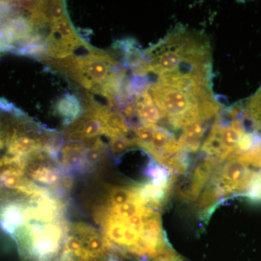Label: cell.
<instances>
[{
  "instance_id": "6da1fadb",
  "label": "cell",
  "mask_w": 261,
  "mask_h": 261,
  "mask_svg": "<svg viewBox=\"0 0 261 261\" xmlns=\"http://www.w3.org/2000/svg\"><path fill=\"white\" fill-rule=\"evenodd\" d=\"M68 203L44 201L24 211L8 233L13 238L23 261H58L70 224Z\"/></svg>"
},
{
  "instance_id": "7a4b0ae2",
  "label": "cell",
  "mask_w": 261,
  "mask_h": 261,
  "mask_svg": "<svg viewBox=\"0 0 261 261\" xmlns=\"http://www.w3.org/2000/svg\"><path fill=\"white\" fill-rule=\"evenodd\" d=\"M44 60L84 88L99 94L112 70L116 69L119 65L112 56L97 49L89 51L86 56Z\"/></svg>"
},
{
  "instance_id": "3957f363",
  "label": "cell",
  "mask_w": 261,
  "mask_h": 261,
  "mask_svg": "<svg viewBox=\"0 0 261 261\" xmlns=\"http://www.w3.org/2000/svg\"><path fill=\"white\" fill-rule=\"evenodd\" d=\"M58 261H116L100 231L91 225L70 224Z\"/></svg>"
},
{
  "instance_id": "277c9868",
  "label": "cell",
  "mask_w": 261,
  "mask_h": 261,
  "mask_svg": "<svg viewBox=\"0 0 261 261\" xmlns=\"http://www.w3.org/2000/svg\"><path fill=\"white\" fill-rule=\"evenodd\" d=\"M252 174L248 164L242 161L238 155L231 156L220 175L219 190L224 194L245 192Z\"/></svg>"
},
{
  "instance_id": "5b68a950",
  "label": "cell",
  "mask_w": 261,
  "mask_h": 261,
  "mask_svg": "<svg viewBox=\"0 0 261 261\" xmlns=\"http://www.w3.org/2000/svg\"><path fill=\"white\" fill-rule=\"evenodd\" d=\"M105 122L94 113L84 111L73 123L67 126L64 138L67 141H86L106 135Z\"/></svg>"
},
{
  "instance_id": "8992f818",
  "label": "cell",
  "mask_w": 261,
  "mask_h": 261,
  "mask_svg": "<svg viewBox=\"0 0 261 261\" xmlns=\"http://www.w3.org/2000/svg\"><path fill=\"white\" fill-rule=\"evenodd\" d=\"M87 146L82 141H67L61 152V163L67 172H86L91 170L87 161Z\"/></svg>"
},
{
  "instance_id": "52a82bcc",
  "label": "cell",
  "mask_w": 261,
  "mask_h": 261,
  "mask_svg": "<svg viewBox=\"0 0 261 261\" xmlns=\"http://www.w3.org/2000/svg\"><path fill=\"white\" fill-rule=\"evenodd\" d=\"M136 113L143 125H155L162 116L151 97L148 91L136 95L135 102Z\"/></svg>"
},
{
  "instance_id": "ba28073f",
  "label": "cell",
  "mask_w": 261,
  "mask_h": 261,
  "mask_svg": "<svg viewBox=\"0 0 261 261\" xmlns=\"http://www.w3.org/2000/svg\"><path fill=\"white\" fill-rule=\"evenodd\" d=\"M245 126L241 119L234 120L228 126L221 127V140L226 158L236 153V149L240 140L245 135Z\"/></svg>"
},
{
  "instance_id": "9c48e42d",
  "label": "cell",
  "mask_w": 261,
  "mask_h": 261,
  "mask_svg": "<svg viewBox=\"0 0 261 261\" xmlns=\"http://www.w3.org/2000/svg\"><path fill=\"white\" fill-rule=\"evenodd\" d=\"M56 110L64 120V124L67 126L76 120L83 112L80 99L69 93L65 94L58 99Z\"/></svg>"
},
{
  "instance_id": "30bf717a",
  "label": "cell",
  "mask_w": 261,
  "mask_h": 261,
  "mask_svg": "<svg viewBox=\"0 0 261 261\" xmlns=\"http://www.w3.org/2000/svg\"><path fill=\"white\" fill-rule=\"evenodd\" d=\"M205 130V125L203 121H197L185 127V132L179 140L181 147H186L190 150L198 148Z\"/></svg>"
},
{
  "instance_id": "8fae6325",
  "label": "cell",
  "mask_w": 261,
  "mask_h": 261,
  "mask_svg": "<svg viewBox=\"0 0 261 261\" xmlns=\"http://www.w3.org/2000/svg\"><path fill=\"white\" fill-rule=\"evenodd\" d=\"M50 34L67 40L80 41L82 38L75 32L68 16L55 20L50 23Z\"/></svg>"
},
{
  "instance_id": "7c38bea8",
  "label": "cell",
  "mask_w": 261,
  "mask_h": 261,
  "mask_svg": "<svg viewBox=\"0 0 261 261\" xmlns=\"http://www.w3.org/2000/svg\"><path fill=\"white\" fill-rule=\"evenodd\" d=\"M245 113L255 128L261 130V87L247 102Z\"/></svg>"
}]
</instances>
